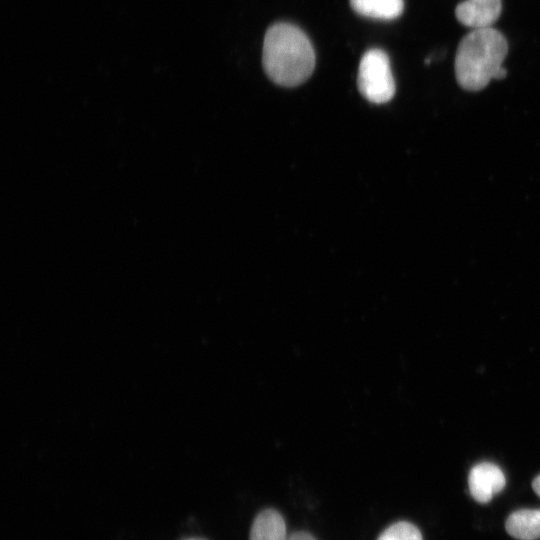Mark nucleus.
Here are the masks:
<instances>
[{
    "label": "nucleus",
    "instance_id": "1",
    "mask_svg": "<svg viewBox=\"0 0 540 540\" xmlns=\"http://www.w3.org/2000/svg\"><path fill=\"white\" fill-rule=\"evenodd\" d=\"M262 64L276 84L295 87L305 82L315 67V52L307 35L290 23H275L265 34Z\"/></svg>",
    "mask_w": 540,
    "mask_h": 540
},
{
    "label": "nucleus",
    "instance_id": "2",
    "mask_svg": "<svg viewBox=\"0 0 540 540\" xmlns=\"http://www.w3.org/2000/svg\"><path fill=\"white\" fill-rule=\"evenodd\" d=\"M508 53L505 37L492 27L473 29L465 35L455 55V76L468 91L485 88L491 79H503L507 70L502 66Z\"/></svg>",
    "mask_w": 540,
    "mask_h": 540
},
{
    "label": "nucleus",
    "instance_id": "3",
    "mask_svg": "<svg viewBox=\"0 0 540 540\" xmlns=\"http://www.w3.org/2000/svg\"><path fill=\"white\" fill-rule=\"evenodd\" d=\"M357 86L362 96L372 103L382 104L393 98L396 86L386 52L374 48L362 56Z\"/></svg>",
    "mask_w": 540,
    "mask_h": 540
},
{
    "label": "nucleus",
    "instance_id": "4",
    "mask_svg": "<svg viewBox=\"0 0 540 540\" xmlns=\"http://www.w3.org/2000/svg\"><path fill=\"white\" fill-rule=\"evenodd\" d=\"M506 479L503 471L494 463L481 462L473 466L468 475V487L473 499L488 503L503 490Z\"/></svg>",
    "mask_w": 540,
    "mask_h": 540
},
{
    "label": "nucleus",
    "instance_id": "5",
    "mask_svg": "<svg viewBox=\"0 0 540 540\" xmlns=\"http://www.w3.org/2000/svg\"><path fill=\"white\" fill-rule=\"evenodd\" d=\"M502 11L501 0H465L455 9L457 20L470 28L491 27Z\"/></svg>",
    "mask_w": 540,
    "mask_h": 540
},
{
    "label": "nucleus",
    "instance_id": "6",
    "mask_svg": "<svg viewBox=\"0 0 540 540\" xmlns=\"http://www.w3.org/2000/svg\"><path fill=\"white\" fill-rule=\"evenodd\" d=\"M508 534L519 540L540 538V510L520 509L511 513L505 523Z\"/></svg>",
    "mask_w": 540,
    "mask_h": 540
},
{
    "label": "nucleus",
    "instance_id": "7",
    "mask_svg": "<svg viewBox=\"0 0 540 540\" xmlns=\"http://www.w3.org/2000/svg\"><path fill=\"white\" fill-rule=\"evenodd\" d=\"M283 517L275 510L268 509L257 515L250 530L249 540H287Z\"/></svg>",
    "mask_w": 540,
    "mask_h": 540
},
{
    "label": "nucleus",
    "instance_id": "8",
    "mask_svg": "<svg viewBox=\"0 0 540 540\" xmlns=\"http://www.w3.org/2000/svg\"><path fill=\"white\" fill-rule=\"evenodd\" d=\"M350 5L357 14L379 20L398 18L404 9L403 0H350Z\"/></svg>",
    "mask_w": 540,
    "mask_h": 540
},
{
    "label": "nucleus",
    "instance_id": "9",
    "mask_svg": "<svg viewBox=\"0 0 540 540\" xmlns=\"http://www.w3.org/2000/svg\"><path fill=\"white\" fill-rule=\"evenodd\" d=\"M377 540H423L421 532L413 524L400 521L385 529Z\"/></svg>",
    "mask_w": 540,
    "mask_h": 540
},
{
    "label": "nucleus",
    "instance_id": "10",
    "mask_svg": "<svg viewBox=\"0 0 540 540\" xmlns=\"http://www.w3.org/2000/svg\"><path fill=\"white\" fill-rule=\"evenodd\" d=\"M287 540H316V539L309 533L296 532L290 535Z\"/></svg>",
    "mask_w": 540,
    "mask_h": 540
},
{
    "label": "nucleus",
    "instance_id": "11",
    "mask_svg": "<svg viewBox=\"0 0 540 540\" xmlns=\"http://www.w3.org/2000/svg\"><path fill=\"white\" fill-rule=\"evenodd\" d=\"M532 488L534 492L540 497V474L533 480Z\"/></svg>",
    "mask_w": 540,
    "mask_h": 540
},
{
    "label": "nucleus",
    "instance_id": "12",
    "mask_svg": "<svg viewBox=\"0 0 540 540\" xmlns=\"http://www.w3.org/2000/svg\"><path fill=\"white\" fill-rule=\"evenodd\" d=\"M183 540H206L204 538H199V537H191V538H185Z\"/></svg>",
    "mask_w": 540,
    "mask_h": 540
}]
</instances>
